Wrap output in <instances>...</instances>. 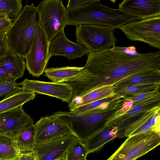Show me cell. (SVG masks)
<instances>
[{
	"mask_svg": "<svg viewBox=\"0 0 160 160\" xmlns=\"http://www.w3.org/2000/svg\"><path fill=\"white\" fill-rule=\"evenodd\" d=\"M160 105L156 106L144 112L136 121L128 127L122 138L132 136L134 133L142 127L153 116L160 112Z\"/></svg>",
	"mask_w": 160,
	"mask_h": 160,
	"instance_id": "cb8c5ba5",
	"label": "cell"
},
{
	"mask_svg": "<svg viewBox=\"0 0 160 160\" xmlns=\"http://www.w3.org/2000/svg\"><path fill=\"white\" fill-rule=\"evenodd\" d=\"M25 58L9 49L0 63V68L11 73L18 78L22 77L26 68Z\"/></svg>",
	"mask_w": 160,
	"mask_h": 160,
	"instance_id": "d6986e66",
	"label": "cell"
},
{
	"mask_svg": "<svg viewBox=\"0 0 160 160\" xmlns=\"http://www.w3.org/2000/svg\"><path fill=\"white\" fill-rule=\"evenodd\" d=\"M100 2V0H92L79 7L66 8V26L93 24L108 26L116 29L129 22L142 19L119 8L104 6Z\"/></svg>",
	"mask_w": 160,
	"mask_h": 160,
	"instance_id": "7a4b0ae2",
	"label": "cell"
},
{
	"mask_svg": "<svg viewBox=\"0 0 160 160\" xmlns=\"http://www.w3.org/2000/svg\"><path fill=\"white\" fill-rule=\"evenodd\" d=\"M111 49L113 51L122 52L125 53L132 55H136L139 53L136 51V48L133 46L126 47H118L114 45Z\"/></svg>",
	"mask_w": 160,
	"mask_h": 160,
	"instance_id": "836d02e7",
	"label": "cell"
},
{
	"mask_svg": "<svg viewBox=\"0 0 160 160\" xmlns=\"http://www.w3.org/2000/svg\"><path fill=\"white\" fill-rule=\"evenodd\" d=\"M21 152L16 141L0 136V160H16Z\"/></svg>",
	"mask_w": 160,
	"mask_h": 160,
	"instance_id": "7402d4cb",
	"label": "cell"
},
{
	"mask_svg": "<svg viewBox=\"0 0 160 160\" xmlns=\"http://www.w3.org/2000/svg\"><path fill=\"white\" fill-rule=\"evenodd\" d=\"M35 128L34 124L22 132L16 139L21 152H31L35 146Z\"/></svg>",
	"mask_w": 160,
	"mask_h": 160,
	"instance_id": "603a6c76",
	"label": "cell"
},
{
	"mask_svg": "<svg viewBox=\"0 0 160 160\" xmlns=\"http://www.w3.org/2000/svg\"><path fill=\"white\" fill-rule=\"evenodd\" d=\"M48 51L50 58L54 56H61L69 60L81 58L89 52L82 44L69 40L64 30L57 34L49 42Z\"/></svg>",
	"mask_w": 160,
	"mask_h": 160,
	"instance_id": "5bb4252c",
	"label": "cell"
},
{
	"mask_svg": "<svg viewBox=\"0 0 160 160\" xmlns=\"http://www.w3.org/2000/svg\"><path fill=\"white\" fill-rule=\"evenodd\" d=\"M33 92L22 90L18 93L0 101V114L22 106L35 97Z\"/></svg>",
	"mask_w": 160,
	"mask_h": 160,
	"instance_id": "44dd1931",
	"label": "cell"
},
{
	"mask_svg": "<svg viewBox=\"0 0 160 160\" xmlns=\"http://www.w3.org/2000/svg\"><path fill=\"white\" fill-rule=\"evenodd\" d=\"M159 105L160 94L139 102L120 114H114L107 121L105 126L122 123L127 127L139 118L145 112Z\"/></svg>",
	"mask_w": 160,
	"mask_h": 160,
	"instance_id": "9a60e30c",
	"label": "cell"
},
{
	"mask_svg": "<svg viewBox=\"0 0 160 160\" xmlns=\"http://www.w3.org/2000/svg\"><path fill=\"white\" fill-rule=\"evenodd\" d=\"M92 0H69L66 9L77 8L85 5Z\"/></svg>",
	"mask_w": 160,
	"mask_h": 160,
	"instance_id": "1f68e13d",
	"label": "cell"
},
{
	"mask_svg": "<svg viewBox=\"0 0 160 160\" xmlns=\"http://www.w3.org/2000/svg\"><path fill=\"white\" fill-rule=\"evenodd\" d=\"M160 68V51L132 55L109 48L89 52L85 70L75 81V90L82 96L131 75Z\"/></svg>",
	"mask_w": 160,
	"mask_h": 160,
	"instance_id": "6da1fadb",
	"label": "cell"
},
{
	"mask_svg": "<svg viewBox=\"0 0 160 160\" xmlns=\"http://www.w3.org/2000/svg\"><path fill=\"white\" fill-rule=\"evenodd\" d=\"M54 160H65V157L55 159Z\"/></svg>",
	"mask_w": 160,
	"mask_h": 160,
	"instance_id": "74e56055",
	"label": "cell"
},
{
	"mask_svg": "<svg viewBox=\"0 0 160 160\" xmlns=\"http://www.w3.org/2000/svg\"><path fill=\"white\" fill-rule=\"evenodd\" d=\"M22 0H0V13L5 14L13 21L22 8Z\"/></svg>",
	"mask_w": 160,
	"mask_h": 160,
	"instance_id": "d4e9b609",
	"label": "cell"
},
{
	"mask_svg": "<svg viewBox=\"0 0 160 160\" xmlns=\"http://www.w3.org/2000/svg\"><path fill=\"white\" fill-rule=\"evenodd\" d=\"M160 83V69L149 70L127 77L112 85L113 89L133 85Z\"/></svg>",
	"mask_w": 160,
	"mask_h": 160,
	"instance_id": "e0dca14e",
	"label": "cell"
},
{
	"mask_svg": "<svg viewBox=\"0 0 160 160\" xmlns=\"http://www.w3.org/2000/svg\"><path fill=\"white\" fill-rule=\"evenodd\" d=\"M5 31H0V63L9 49Z\"/></svg>",
	"mask_w": 160,
	"mask_h": 160,
	"instance_id": "4dcf8cb0",
	"label": "cell"
},
{
	"mask_svg": "<svg viewBox=\"0 0 160 160\" xmlns=\"http://www.w3.org/2000/svg\"><path fill=\"white\" fill-rule=\"evenodd\" d=\"M12 23L8 18L0 19V31L6 32L10 27Z\"/></svg>",
	"mask_w": 160,
	"mask_h": 160,
	"instance_id": "d590c367",
	"label": "cell"
},
{
	"mask_svg": "<svg viewBox=\"0 0 160 160\" xmlns=\"http://www.w3.org/2000/svg\"><path fill=\"white\" fill-rule=\"evenodd\" d=\"M160 87V83L139 84L113 89L114 93L123 98L127 95L135 94Z\"/></svg>",
	"mask_w": 160,
	"mask_h": 160,
	"instance_id": "83f0119b",
	"label": "cell"
},
{
	"mask_svg": "<svg viewBox=\"0 0 160 160\" xmlns=\"http://www.w3.org/2000/svg\"><path fill=\"white\" fill-rule=\"evenodd\" d=\"M123 98L114 101L106 108L99 107L85 112L74 114L71 111L58 112L52 115L68 122L71 125L75 135L82 142L101 131L108 120L122 108Z\"/></svg>",
	"mask_w": 160,
	"mask_h": 160,
	"instance_id": "3957f363",
	"label": "cell"
},
{
	"mask_svg": "<svg viewBox=\"0 0 160 160\" xmlns=\"http://www.w3.org/2000/svg\"><path fill=\"white\" fill-rule=\"evenodd\" d=\"M76 27L77 42L84 46L89 52H98L109 48L117 42L114 34L115 28L113 27L86 24Z\"/></svg>",
	"mask_w": 160,
	"mask_h": 160,
	"instance_id": "5b68a950",
	"label": "cell"
},
{
	"mask_svg": "<svg viewBox=\"0 0 160 160\" xmlns=\"http://www.w3.org/2000/svg\"><path fill=\"white\" fill-rule=\"evenodd\" d=\"M118 8L143 19L160 16V0H124Z\"/></svg>",
	"mask_w": 160,
	"mask_h": 160,
	"instance_id": "2e32d148",
	"label": "cell"
},
{
	"mask_svg": "<svg viewBox=\"0 0 160 160\" xmlns=\"http://www.w3.org/2000/svg\"><path fill=\"white\" fill-rule=\"evenodd\" d=\"M160 88L126 96L123 98L124 100L130 101L132 106L136 103L148 98L160 94Z\"/></svg>",
	"mask_w": 160,
	"mask_h": 160,
	"instance_id": "f546056e",
	"label": "cell"
},
{
	"mask_svg": "<svg viewBox=\"0 0 160 160\" xmlns=\"http://www.w3.org/2000/svg\"><path fill=\"white\" fill-rule=\"evenodd\" d=\"M19 84L22 90L47 95L65 102L68 103L72 95V87L64 82L56 83L25 79Z\"/></svg>",
	"mask_w": 160,
	"mask_h": 160,
	"instance_id": "7c38bea8",
	"label": "cell"
},
{
	"mask_svg": "<svg viewBox=\"0 0 160 160\" xmlns=\"http://www.w3.org/2000/svg\"><path fill=\"white\" fill-rule=\"evenodd\" d=\"M40 16V26L48 42L66 26V9L61 0H44L37 7Z\"/></svg>",
	"mask_w": 160,
	"mask_h": 160,
	"instance_id": "52a82bcc",
	"label": "cell"
},
{
	"mask_svg": "<svg viewBox=\"0 0 160 160\" xmlns=\"http://www.w3.org/2000/svg\"><path fill=\"white\" fill-rule=\"evenodd\" d=\"M16 160H38L36 152L34 151L21 152Z\"/></svg>",
	"mask_w": 160,
	"mask_h": 160,
	"instance_id": "e575fe53",
	"label": "cell"
},
{
	"mask_svg": "<svg viewBox=\"0 0 160 160\" xmlns=\"http://www.w3.org/2000/svg\"><path fill=\"white\" fill-rule=\"evenodd\" d=\"M84 67H61L46 68L45 75L53 82H62L70 81L78 76L83 71Z\"/></svg>",
	"mask_w": 160,
	"mask_h": 160,
	"instance_id": "ffe728a7",
	"label": "cell"
},
{
	"mask_svg": "<svg viewBox=\"0 0 160 160\" xmlns=\"http://www.w3.org/2000/svg\"><path fill=\"white\" fill-rule=\"evenodd\" d=\"M34 142L38 144L75 134L69 122L52 115L42 117L35 124Z\"/></svg>",
	"mask_w": 160,
	"mask_h": 160,
	"instance_id": "8fae6325",
	"label": "cell"
},
{
	"mask_svg": "<svg viewBox=\"0 0 160 160\" xmlns=\"http://www.w3.org/2000/svg\"><path fill=\"white\" fill-rule=\"evenodd\" d=\"M132 41L143 42L160 49V16L131 21L119 28Z\"/></svg>",
	"mask_w": 160,
	"mask_h": 160,
	"instance_id": "ba28073f",
	"label": "cell"
},
{
	"mask_svg": "<svg viewBox=\"0 0 160 160\" xmlns=\"http://www.w3.org/2000/svg\"><path fill=\"white\" fill-rule=\"evenodd\" d=\"M85 144L78 138L68 148L65 156V160H87L88 154Z\"/></svg>",
	"mask_w": 160,
	"mask_h": 160,
	"instance_id": "484cf974",
	"label": "cell"
},
{
	"mask_svg": "<svg viewBox=\"0 0 160 160\" xmlns=\"http://www.w3.org/2000/svg\"><path fill=\"white\" fill-rule=\"evenodd\" d=\"M78 138L74 134L66 135L45 142L35 144L33 151L38 160H54L65 157L70 146Z\"/></svg>",
	"mask_w": 160,
	"mask_h": 160,
	"instance_id": "4fadbf2b",
	"label": "cell"
},
{
	"mask_svg": "<svg viewBox=\"0 0 160 160\" xmlns=\"http://www.w3.org/2000/svg\"><path fill=\"white\" fill-rule=\"evenodd\" d=\"M8 18V17L5 14L2 13H0V19L3 18Z\"/></svg>",
	"mask_w": 160,
	"mask_h": 160,
	"instance_id": "8d00e7d4",
	"label": "cell"
},
{
	"mask_svg": "<svg viewBox=\"0 0 160 160\" xmlns=\"http://www.w3.org/2000/svg\"><path fill=\"white\" fill-rule=\"evenodd\" d=\"M17 79V77L11 73L0 68V83Z\"/></svg>",
	"mask_w": 160,
	"mask_h": 160,
	"instance_id": "d6a6232c",
	"label": "cell"
},
{
	"mask_svg": "<svg viewBox=\"0 0 160 160\" xmlns=\"http://www.w3.org/2000/svg\"><path fill=\"white\" fill-rule=\"evenodd\" d=\"M160 144V133L153 131L129 136L107 160H135Z\"/></svg>",
	"mask_w": 160,
	"mask_h": 160,
	"instance_id": "8992f818",
	"label": "cell"
},
{
	"mask_svg": "<svg viewBox=\"0 0 160 160\" xmlns=\"http://www.w3.org/2000/svg\"><path fill=\"white\" fill-rule=\"evenodd\" d=\"M16 79L0 83V97L4 96L6 99L22 90L19 84L16 82Z\"/></svg>",
	"mask_w": 160,
	"mask_h": 160,
	"instance_id": "f1b7e54d",
	"label": "cell"
},
{
	"mask_svg": "<svg viewBox=\"0 0 160 160\" xmlns=\"http://www.w3.org/2000/svg\"><path fill=\"white\" fill-rule=\"evenodd\" d=\"M112 85L103 86L81 96L74 97L68 102L69 109L113 96Z\"/></svg>",
	"mask_w": 160,
	"mask_h": 160,
	"instance_id": "ac0fdd59",
	"label": "cell"
},
{
	"mask_svg": "<svg viewBox=\"0 0 160 160\" xmlns=\"http://www.w3.org/2000/svg\"><path fill=\"white\" fill-rule=\"evenodd\" d=\"M40 22L37 7L33 3L24 6L5 32L9 49L25 58L31 49Z\"/></svg>",
	"mask_w": 160,
	"mask_h": 160,
	"instance_id": "277c9868",
	"label": "cell"
},
{
	"mask_svg": "<svg viewBox=\"0 0 160 160\" xmlns=\"http://www.w3.org/2000/svg\"><path fill=\"white\" fill-rule=\"evenodd\" d=\"M49 42L39 26L28 53L25 56L26 68L33 77H39L44 72L50 57Z\"/></svg>",
	"mask_w": 160,
	"mask_h": 160,
	"instance_id": "9c48e42d",
	"label": "cell"
},
{
	"mask_svg": "<svg viewBox=\"0 0 160 160\" xmlns=\"http://www.w3.org/2000/svg\"><path fill=\"white\" fill-rule=\"evenodd\" d=\"M33 123L22 106L11 109L0 114V136L16 141L19 135Z\"/></svg>",
	"mask_w": 160,
	"mask_h": 160,
	"instance_id": "30bf717a",
	"label": "cell"
},
{
	"mask_svg": "<svg viewBox=\"0 0 160 160\" xmlns=\"http://www.w3.org/2000/svg\"><path fill=\"white\" fill-rule=\"evenodd\" d=\"M121 98H122L115 94L113 96L103 99L80 106L69 110L74 114H78L99 107L106 108L112 102Z\"/></svg>",
	"mask_w": 160,
	"mask_h": 160,
	"instance_id": "4316f807",
	"label": "cell"
}]
</instances>
